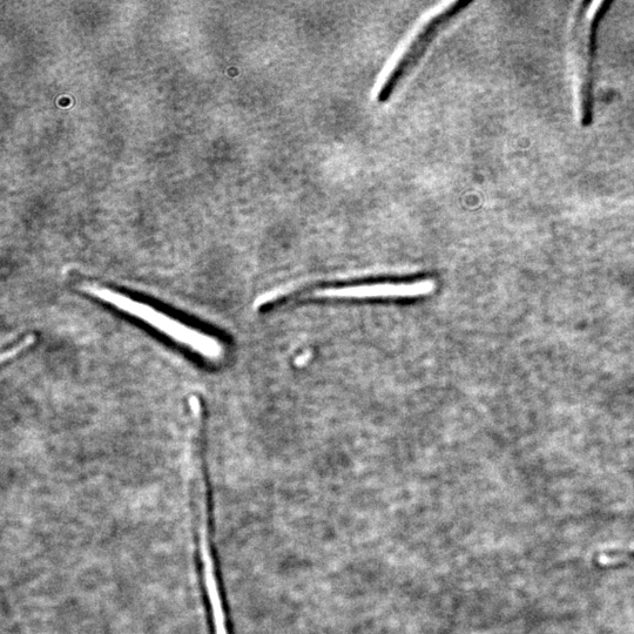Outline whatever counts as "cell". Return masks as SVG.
Instances as JSON below:
<instances>
[{
  "mask_svg": "<svg viewBox=\"0 0 634 634\" xmlns=\"http://www.w3.org/2000/svg\"><path fill=\"white\" fill-rule=\"evenodd\" d=\"M86 293L94 296L100 301L107 303L127 315L136 317L143 321L145 325L152 327L157 332L165 335L178 345L190 349L204 359L217 361L224 354V347L214 336L200 332L191 326L185 325L175 317L168 315L161 310L139 302L124 294L105 287L86 286Z\"/></svg>",
  "mask_w": 634,
  "mask_h": 634,
  "instance_id": "2",
  "label": "cell"
},
{
  "mask_svg": "<svg viewBox=\"0 0 634 634\" xmlns=\"http://www.w3.org/2000/svg\"><path fill=\"white\" fill-rule=\"evenodd\" d=\"M611 6L609 0L580 3L573 20V72L577 86L579 123L582 127L591 126L595 119L598 31Z\"/></svg>",
  "mask_w": 634,
  "mask_h": 634,
  "instance_id": "1",
  "label": "cell"
},
{
  "mask_svg": "<svg viewBox=\"0 0 634 634\" xmlns=\"http://www.w3.org/2000/svg\"><path fill=\"white\" fill-rule=\"evenodd\" d=\"M33 342H35V337L33 336L25 337V340L18 343V345L13 346L12 348L8 350V352H5L3 354V361L4 362L8 361L12 359V357L17 356L19 353H22L24 349L31 347L33 345Z\"/></svg>",
  "mask_w": 634,
  "mask_h": 634,
  "instance_id": "5",
  "label": "cell"
},
{
  "mask_svg": "<svg viewBox=\"0 0 634 634\" xmlns=\"http://www.w3.org/2000/svg\"><path fill=\"white\" fill-rule=\"evenodd\" d=\"M471 5L470 2H463L458 0L453 4H450L447 9L438 13L434 18H431L429 22L424 25V28L418 32V35L410 44L408 50L404 52V55L396 63L395 67L389 73V76L384 80L383 85L377 94V101L379 103H387L399 86L403 82L404 78L414 70V67L420 63L424 53L427 52L428 47L434 42L444 28L453 22V20L460 16L464 10H467Z\"/></svg>",
  "mask_w": 634,
  "mask_h": 634,
  "instance_id": "3",
  "label": "cell"
},
{
  "mask_svg": "<svg viewBox=\"0 0 634 634\" xmlns=\"http://www.w3.org/2000/svg\"><path fill=\"white\" fill-rule=\"evenodd\" d=\"M435 283L431 280L415 282H384L373 285H357L315 290V298L321 299H408L433 293Z\"/></svg>",
  "mask_w": 634,
  "mask_h": 634,
  "instance_id": "4",
  "label": "cell"
}]
</instances>
